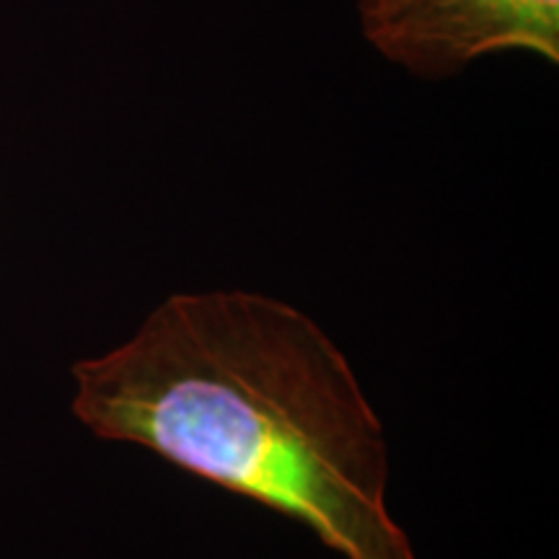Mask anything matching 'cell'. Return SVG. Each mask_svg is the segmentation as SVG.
Segmentation results:
<instances>
[{
  "label": "cell",
  "instance_id": "cell-1",
  "mask_svg": "<svg viewBox=\"0 0 559 559\" xmlns=\"http://www.w3.org/2000/svg\"><path fill=\"white\" fill-rule=\"evenodd\" d=\"M70 370V409L99 440L304 523L345 559H417L386 508L379 415L340 347L285 300L181 293Z\"/></svg>",
  "mask_w": 559,
  "mask_h": 559
},
{
  "label": "cell",
  "instance_id": "cell-2",
  "mask_svg": "<svg viewBox=\"0 0 559 559\" xmlns=\"http://www.w3.org/2000/svg\"><path fill=\"white\" fill-rule=\"evenodd\" d=\"M360 24L383 58L419 75L502 50L559 60V0H360Z\"/></svg>",
  "mask_w": 559,
  "mask_h": 559
}]
</instances>
